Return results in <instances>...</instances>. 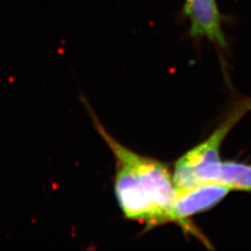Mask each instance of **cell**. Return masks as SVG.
<instances>
[{
	"label": "cell",
	"mask_w": 251,
	"mask_h": 251,
	"mask_svg": "<svg viewBox=\"0 0 251 251\" xmlns=\"http://www.w3.org/2000/svg\"><path fill=\"white\" fill-rule=\"evenodd\" d=\"M84 101L97 131L116 158L115 192L124 216L144 224L147 230L168 224L176 197L169 167L119 144L100 124L89 101Z\"/></svg>",
	"instance_id": "obj_1"
},
{
	"label": "cell",
	"mask_w": 251,
	"mask_h": 251,
	"mask_svg": "<svg viewBox=\"0 0 251 251\" xmlns=\"http://www.w3.org/2000/svg\"><path fill=\"white\" fill-rule=\"evenodd\" d=\"M251 110V98L237 101L212 134L179 157L174 165L172 173L176 191L200 184L202 174L213 165L222 161L220 149L225 138Z\"/></svg>",
	"instance_id": "obj_2"
},
{
	"label": "cell",
	"mask_w": 251,
	"mask_h": 251,
	"mask_svg": "<svg viewBox=\"0 0 251 251\" xmlns=\"http://www.w3.org/2000/svg\"><path fill=\"white\" fill-rule=\"evenodd\" d=\"M231 191L215 182H206L194 187L177 190L174 204L169 216V223H175L202 239L196 227L189 224L192 216L206 211L218 205Z\"/></svg>",
	"instance_id": "obj_3"
},
{
	"label": "cell",
	"mask_w": 251,
	"mask_h": 251,
	"mask_svg": "<svg viewBox=\"0 0 251 251\" xmlns=\"http://www.w3.org/2000/svg\"><path fill=\"white\" fill-rule=\"evenodd\" d=\"M203 181L219 183L230 191L251 192V166L238 162H219L206 171Z\"/></svg>",
	"instance_id": "obj_5"
},
{
	"label": "cell",
	"mask_w": 251,
	"mask_h": 251,
	"mask_svg": "<svg viewBox=\"0 0 251 251\" xmlns=\"http://www.w3.org/2000/svg\"><path fill=\"white\" fill-rule=\"evenodd\" d=\"M182 14L188 20V34L192 39H206L221 50L227 48L225 17L217 0H184Z\"/></svg>",
	"instance_id": "obj_4"
}]
</instances>
